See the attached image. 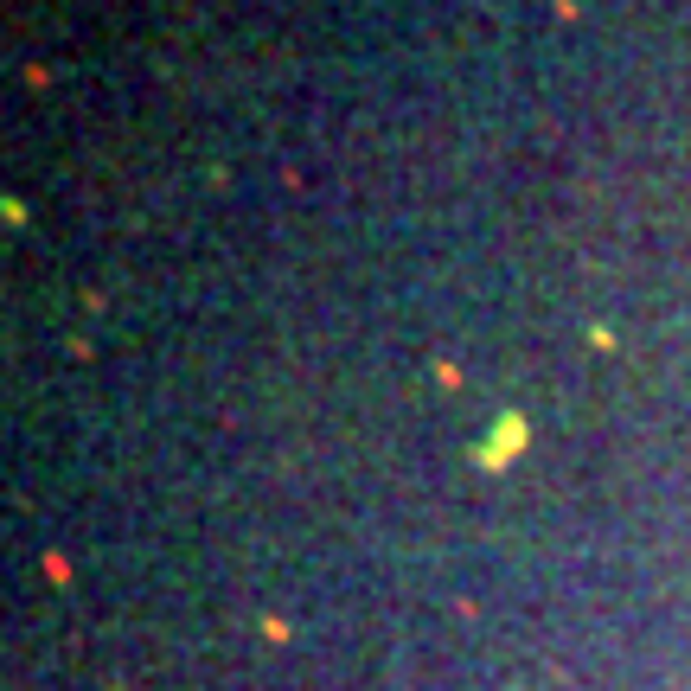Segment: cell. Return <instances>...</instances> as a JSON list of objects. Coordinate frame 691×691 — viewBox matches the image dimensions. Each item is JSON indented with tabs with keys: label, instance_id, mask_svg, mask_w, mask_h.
Wrapping results in <instances>:
<instances>
[{
	"label": "cell",
	"instance_id": "cell-1",
	"mask_svg": "<svg viewBox=\"0 0 691 691\" xmlns=\"http://www.w3.org/2000/svg\"><path fill=\"white\" fill-rule=\"evenodd\" d=\"M525 442V416H500L493 442H480V468H506V455Z\"/></svg>",
	"mask_w": 691,
	"mask_h": 691
}]
</instances>
